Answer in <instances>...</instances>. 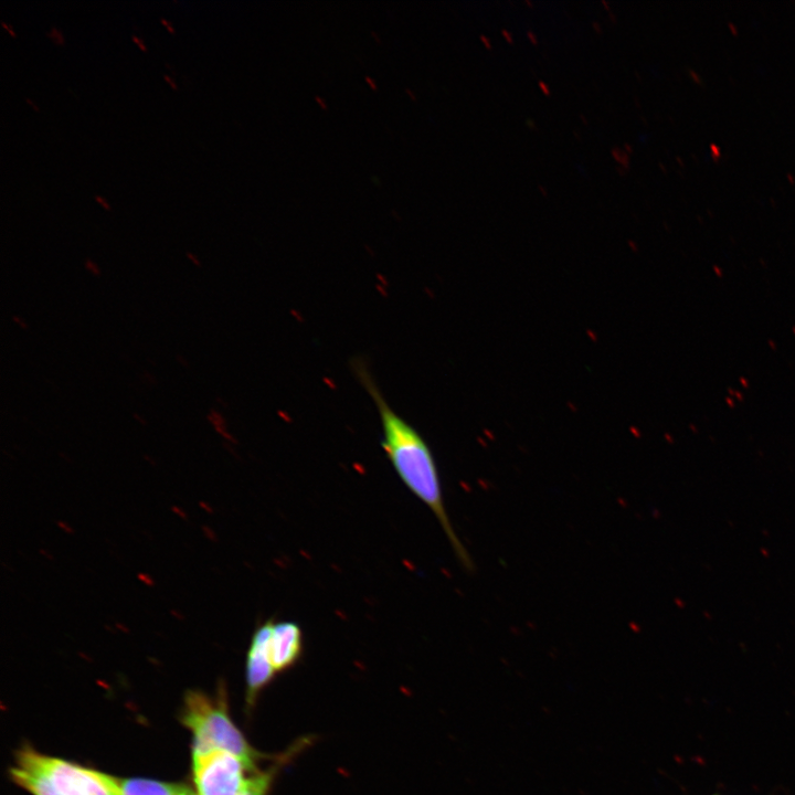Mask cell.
Listing matches in <instances>:
<instances>
[{
  "mask_svg": "<svg viewBox=\"0 0 795 795\" xmlns=\"http://www.w3.org/2000/svg\"><path fill=\"white\" fill-rule=\"evenodd\" d=\"M501 34L508 43H513V36L507 29H502Z\"/></svg>",
  "mask_w": 795,
  "mask_h": 795,
  "instance_id": "15",
  "label": "cell"
},
{
  "mask_svg": "<svg viewBox=\"0 0 795 795\" xmlns=\"http://www.w3.org/2000/svg\"><path fill=\"white\" fill-rule=\"evenodd\" d=\"M527 126H528V127H531L532 129L536 128L534 121H533L532 119H528V120H527Z\"/></svg>",
  "mask_w": 795,
  "mask_h": 795,
  "instance_id": "25",
  "label": "cell"
},
{
  "mask_svg": "<svg viewBox=\"0 0 795 795\" xmlns=\"http://www.w3.org/2000/svg\"><path fill=\"white\" fill-rule=\"evenodd\" d=\"M538 86L544 95L549 96L551 94L550 87L545 82L539 81Z\"/></svg>",
  "mask_w": 795,
  "mask_h": 795,
  "instance_id": "11",
  "label": "cell"
},
{
  "mask_svg": "<svg viewBox=\"0 0 795 795\" xmlns=\"http://www.w3.org/2000/svg\"><path fill=\"white\" fill-rule=\"evenodd\" d=\"M304 647L301 627L294 621L273 618L268 639V654L276 672L294 666L300 658Z\"/></svg>",
  "mask_w": 795,
  "mask_h": 795,
  "instance_id": "6",
  "label": "cell"
},
{
  "mask_svg": "<svg viewBox=\"0 0 795 795\" xmlns=\"http://www.w3.org/2000/svg\"><path fill=\"white\" fill-rule=\"evenodd\" d=\"M160 21H161L162 24L166 25V28H167L170 32H173V31H174L173 28H172V25H171V23H170L166 18H162V17H161V18H160Z\"/></svg>",
  "mask_w": 795,
  "mask_h": 795,
  "instance_id": "19",
  "label": "cell"
},
{
  "mask_svg": "<svg viewBox=\"0 0 795 795\" xmlns=\"http://www.w3.org/2000/svg\"><path fill=\"white\" fill-rule=\"evenodd\" d=\"M273 617L256 626L250 643L246 659L248 699H253L275 676L276 671L268 654V639Z\"/></svg>",
  "mask_w": 795,
  "mask_h": 795,
  "instance_id": "5",
  "label": "cell"
},
{
  "mask_svg": "<svg viewBox=\"0 0 795 795\" xmlns=\"http://www.w3.org/2000/svg\"><path fill=\"white\" fill-rule=\"evenodd\" d=\"M592 29H593L596 33H598V34L603 32V29H602L601 23H598V22H596V21H594V22L592 23Z\"/></svg>",
  "mask_w": 795,
  "mask_h": 795,
  "instance_id": "18",
  "label": "cell"
},
{
  "mask_svg": "<svg viewBox=\"0 0 795 795\" xmlns=\"http://www.w3.org/2000/svg\"><path fill=\"white\" fill-rule=\"evenodd\" d=\"M13 780L34 795H60L45 775L18 764L11 770Z\"/></svg>",
  "mask_w": 795,
  "mask_h": 795,
  "instance_id": "8",
  "label": "cell"
},
{
  "mask_svg": "<svg viewBox=\"0 0 795 795\" xmlns=\"http://www.w3.org/2000/svg\"><path fill=\"white\" fill-rule=\"evenodd\" d=\"M624 150H625L627 153H632L633 148H632V146H630L629 144L625 142V144H624Z\"/></svg>",
  "mask_w": 795,
  "mask_h": 795,
  "instance_id": "22",
  "label": "cell"
},
{
  "mask_svg": "<svg viewBox=\"0 0 795 795\" xmlns=\"http://www.w3.org/2000/svg\"><path fill=\"white\" fill-rule=\"evenodd\" d=\"M121 795H194L184 785L144 778L118 780Z\"/></svg>",
  "mask_w": 795,
  "mask_h": 795,
  "instance_id": "7",
  "label": "cell"
},
{
  "mask_svg": "<svg viewBox=\"0 0 795 795\" xmlns=\"http://www.w3.org/2000/svg\"><path fill=\"white\" fill-rule=\"evenodd\" d=\"M601 3L605 7V9H606L607 11L611 12V6H610V3H608L606 0H602Z\"/></svg>",
  "mask_w": 795,
  "mask_h": 795,
  "instance_id": "23",
  "label": "cell"
},
{
  "mask_svg": "<svg viewBox=\"0 0 795 795\" xmlns=\"http://www.w3.org/2000/svg\"><path fill=\"white\" fill-rule=\"evenodd\" d=\"M25 102H26L28 104H30L33 109H35V110L39 109L38 105H36L33 100H31L29 97H25Z\"/></svg>",
  "mask_w": 795,
  "mask_h": 795,
  "instance_id": "21",
  "label": "cell"
},
{
  "mask_svg": "<svg viewBox=\"0 0 795 795\" xmlns=\"http://www.w3.org/2000/svg\"><path fill=\"white\" fill-rule=\"evenodd\" d=\"M527 38L529 39V41H530L532 44L536 45V44L538 43V38H537L536 33L532 32V31H530V30L527 31Z\"/></svg>",
  "mask_w": 795,
  "mask_h": 795,
  "instance_id": "16",
  "label": "cell"
},
{
  "mask_svg": "<svg viewBox=\"0 0 795 795\" xmlns=\"http://www.w3.org/2000/svg\"><path fill=\"white\" fill-rule=\"evenodd\" d=\"M610 20H611L613 23H616V22H617V18H616V15H615L613 12H610Z\"/></svg>",
  "mask_w": 795,
  "mask_h": 795,
  "instance_id": "24",
  "label": "cell"
},
{
  "mask_svg": "<svg viewBox=\"0 0 795 795\" xmlns=\"http://www.w3.org/2000/svg\"><path fill=\"white\" fill-rule=\"evenodd\" d=\"M193 774L199 795H265L271 781L255 764L220 750L193 753Z\"/></svg>",
  "mask_w": 795,
  "mask_h": 795,
  "instance_id": "3",
  "label": "cell"
},
{
  "mask_svg": "<svg viewBox=\"0 0 795 795\" xmlns=\"http://www.w3.org/2000/svg\"><path fill=\"white\" fill-rule=\"evenodd\" d=\"M0 24L10 33L11 36H15V33L11 29L10 24L6 23L4 21H1Z\"/></svg>",
  "mask_w": 795,
  "mask_h": 795,
  "instance_id": "17",
  "label": "cell"
},
{
  "mask_svg": "<svg viewBox=\"0 0 795 795\" xmlns=\"http://www.w3.org/2000/svg\"><path fill=\"white\" fill-rule=\"evenodd\" d=\"M45 34L56 44H63L64 43V36L59 28L55 25H52Z\"/></svg>",
  "mask_w": 795,
  "mask_h": 795,
  "instance_id": "10",
  "label": "cell"
},
{
  "mask_svg": "<svg viewBox=\"0 0 795 795\" xmlns=\"http://www.w3.org/2000/svg\"><path fill=\"white\" fill-rule=\"evenodd\" d=\"M131 39L140 47V50L146 51V45L140 38H138L136 34H132Z\"/></svg>",
  "mask_w": 795,
  "mask_h": 795,
  "instance_id": "14",
  "label": "cell"
},
{
  "mask_svg": "<svg viewBox=\"0 0 795 795\" xmlns=\"http://www.w3.org/2000/svg\"><path fill=\"white\" fill-rule=\"evenodd\" d=\"M524 2H526L529 7H533V3H532L531 0H524Z\"/></svg>",
  "mask_w": 795,
  "mask_h": 795,
  "instance_id": "27",
  "label": "cell"
},
{
  "mask_svg": "<svg viewBox=\"0 0 795 795\" xmlns=\"http://www.w3.org/2000/svg\"><path fill=\"white\" fill-rule=\"evenodd\" d=\"M183 718L194 735L193 753L226 751L255 764L257 753L231 721L225 706L220 701L214 702L200 692H189Z\"/></svg>",
  "mask_w": 795,
  "mask_h": 795,
  "instance_id": "2",
  "label": "cell"
},
{
  "mask_svg": "<svg viewBox=\"0 0 795 795\" xmlns=\"http://www.w3.org/2000/svg\"><path fill=\"white\" fill-rule=\"evenodd\" d=\"M94 199H95L96 202L99 203L104 209L109 210V204H108V202H107L103 197H100V195H98V194H95V195H94Z\"/></svg>",
  "mask_w": 795,
  "mask_h": 795,
  "instance_id": "12",
  "label": "cell"
},
{
  "mask_svg": "<svg viewBox=\"0 0 795 795\" xmlns=\"http://www.w3.org/2000/svg\"><path fill=\"white\" fill-rule=\"evenodd\" d=\"M361 379L379 412L382 448L400 479L434 513L459 563L474 570V562L447 515L437 466L422 435L384 400L368 375Z\"/></svg>",
  "mask_w": 795,
  "mask_h": 795,
  "instance_id": "1",
  "label": "cell"
},
{
  "mask_svg": "<svg viewBox=\"0 0 795 795\" xmlns=\"http://www.w3.org/2000/svg\"><path fill=\"white\" fill-rule=\"evenodd\" d=\"M611 155H612L613 159L619 165V167H623V168H625L626 170L628 169V167H629V156H628V153L624 150V148L622 149V148H618V147H613V148L611 149Z\"/></svg>",
  "mask_w": 795,
  "mask_h": 795,
  "instance_id": "9",
  "label": "cell"
},
{
  "mask_svg": "<svg viewBox=\"0 0 795 795\" xmlns=\"http://www.w3.org/2000/svg\"><path fill=\"white\" fill-rule=\"evenodd\" d=\"M480 41L483 42V44L485 45L486 49L490 50L492 47L491 41L487 35L480 34Z\"/></svg>",
  "mask_w": 795,
  "mask_h": 795,
  "instance_id": "13",
  "label": "cell"
},
{
  "mask_svg": "<svg viewBox=\"0 0 795 795\" xmlns=\"http://www.w3.org/2000/svg\"><path fill=\"white\" fill-rule=\"evenodd\" d=\"M18 764L45 775L60 795H121L118 780L31 750L19 753Z\"/></svg>",
  "mask_w": 795,
  "mask_h": 795,
  "instance_id": "4",
  "label": "cell"
},
{
  "mask_svg": "<svg viewBox=\"0 0 795 795\" xmlns=\"http://www.w3.org/2000/svg\"><path fill=\"white\" fill-rule=\"evenodd\" d=\"M538 189L542 192V195H547V191L539 184Z\"/></svg>",
  "mask_w": 795,
  "mask_h": 795,
  "instance_id": "26",
  "label": "cell"
},
{
  "mask_svg": "<svg viewBox=\"0 0 795 795\" xmlns=\"http://www.w3.org/2000/svg\"><path fill=\"white\" fill-rule=\"evenodd\" d=\"M162 76H163V78L166 80V82L171 85L172 88L177 89L176 83L172 81V78H171L169 75L163 74Z\"/></svg>",
  "mask_w": 795,
  "mask_h": 795,
  "instance_id": "20",
  "label": "cell"
}]
</instances>
